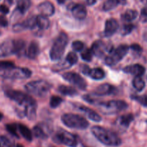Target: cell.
Instances as JSON below:
<instances>
[{"label":"cell","instance_id":"836d02e7","mask_svg":"<svg viewBox=\"0 0 147 147\" xmlns=\"http://www.w3.org/2000/svg\"><path fill=\"white\" fill-rule=\"evenodd\" d=\"M66 61L71 65V66L73 65L76 64L78 61V56L74 52H70L68 53V55L66 57Z\"/></svg>","mask_w":147,"mask_h":147},{"label":"cell","instance_id":"30bf717a","mask_svg":"<svg viewBox=\"0 0 147 147\" xmlns=\"http://www.w3.org/2000/svg\"><path fill=\"white\" fill-rule=\"evenodd\" d=\"M32 76V71L28 68L12 67L2 71V77L12 80H25Z\"/></svg>","mask_w":147,"mask_h":147},{"label":"cell","instance_id":"f907efd6","mask_svg":"<svg viewBox=\"0 0 147 147\" xmlns=\"http://www.w3.org/2000/svg\"><path fill=\"white\" fill-rule=\"evenodd\" d=\"M16 147H24V146L22 145V144H18V145L16 146Z\"/></svg>","mask_w":147,"mask_h":147},{"label":"cell","instance_id":"3957f363","mask_svg":"<svg viewBox=\"0 0 147 147\" xmlns=\"http://www.w3.org/2000/svg\"><path fill=\"white\" fill-rule=\"evenodd\" d=\"M61 121L68 128L77 130H84L90 125L86 118L77 114H63L61 116Z\"/></svg>","mask_w":147,"mask_h":147},{"label":"cell","instance_id":"5b68a950","mask_svg":"<svg viewBox=\"0 0 147 147\" xmlns=\"http://www.w3.org/2000/svg\"><path fill=\"white\" fill-rule=\"evenodd\" d=\"M25 90L37 97H44L51 88V84L43 80L31 81L25 84Z\"/></svg>","mask_w":147,"mask_h":147},{"label":"cell","instance_id":"52a82bcc","mask_svg":"<svg viewBox=\"0 0 147 147\" xmlns=\"http://www.w3.org/2000/svg\"><path fill=\"white\" fill-rule=\"evenodd\" d=\"M128 51L129 47L127 45H121L115 49H113L108 53V55L105 57V62L107 66H114L126 56Z\"/></svg>","mask_w":147,"mask_h":147},{"label":"cell","instance_id":"7bdbcfd3","mask_svg":"<svg viewBox=\"0 0 147 147\" xmlns=\"http://www.w3.org/2000/svg\"><path fill=\"white\" fill-rule=\"evenodd\" d=\"M8 25V22L7 18L5 16H0V26L7 27Z\"/></svg>","mask_w":147,"mask_h":147},{"label":"cell","instance_id":"d4e9b609","mask_svg":"<svg viewBox=\"0 0 147 147\" xmlns=\"http://www.w3.org/2000/svg\"><path fill=\"white\" fill-rule=\"evenodd\" d=\"M18 131L20 134L22 135V136L25 138V140L28 141H31L32 140V134L30 130L23 124L19 123L18 124Z\"/></svg>","mask_w":147,"mask_h":147},{"label":"cell","instance_id":"7a4b0ae2","mask_svg":"<svg viewBox=\"0 0 147 147\" xmlns=\"http://www.w3.org/2000/svg\"><path fill=\"white\" fill-rule=\"evenodd\" d=\"M25 41L22 39H8L0 44V58H5L19 53L25 48Z\"/></svg>","mask_w":147,"mask_h":147},{"label":"cell","instance_id":"ab89813d","mask_svg":"<svg viewBox=\"0 0 147 147\" xmlns=\"http://www.w3.org/2000/svg\"><path fill=\"white\" fill-rule=\"evenodd\" d=\"M15 66L13 62L6 61H0V69L5 70V69H10Z\"/></svg>","mask_w":147,"mask_h":147},{"label":"cell","instance_id":"b9f144b4","mask_svg":"<svg viewBox=\"0 0 147 147\" xmlns=\"http://www.w3.org/2000/svg\"><path fill=\"white\" fill-rule=\"evenodd\" d=\"M140 20L142 22H147V7L143 8L141 11Z\"/></svg>","mask_w":147,"mask_h":147},{"label":"cell","instance_id":"5bb4252c","mask_svg":"<svg viewBox=\"0 0 147 147\" xmlns=\"http://www.w3.org/2000/svg\"><path fill=\"white\" fill-rule=\"evenodd\" d=\"M134 116L131 113L123 115L118 118L115 123V126L120 131H125L129 127L131 123L134 121Z\"/></svg>","mask_w":147,"mask_h":147},{"label":"cell","instance_id":"74e56055","mask_svg":"<svg viewBox=\"0 0 147 147\" xmlns=\"http://www.w3.org/2000/svg\"><path fill=\"white\" fill-rule=\"evenodd\" d=\"M84 44L80 40H75L72 43V49L74 51L81 52L84 50Z\"/></svg>","mask_w":147,"mask_h":147},{"label":"cell","instance_id":"83f0119b","mask_svg":"<svg viewBox=\"0 0 147 147\" xmlns=\"http://www.w3.org/2000/svg\"><path fill=\"white\" fill-rule=\"evenodd\" d=\"M138 12L134 9H128L121 15V20L124 22H131L138 16Z\"/></svg>","mask_w":147,"mask_h":147},{"label":"cell","instance_id":"7dc6e473","mask_svg":"<svg viewBox=\"0 0 147 147\" xmlns=\"http://www.w3.org/2000/svg\"><path fill=\"white\" fill-rule=\"evenodd\" d=\"M140 1L144 5H147V0H140Z\"/></svg>","mask_w":147,"mask_h":147},{"label":"cell","instance_id":"d590c367","mask_svg":"<svg viewBox=\"0 0 147 147\" xmlns=\"http://www.w3.org/2000/svg\"><path fill=\"white\" fill-rule=\"evenodd\" d=\"M131 98L138 102L141 105L144 106V107H147V94H144V95H132Z\"/></svg>","mask_w":147,"mask_h":147},{"label":"cell","instance_id":"4dcf8cb0","mask_svg":"<svg viewBox=\"0 0 147 147\" xmlns=\"http://www.w3.org/2000/svg\"><path fill=\"white\" fill-rule=\"evenodd\" d=\"M0 147H15V144L7 137L0 136Z\"/></svg>","mask_w":147,"mask_h":147},{"label":"cell","instance_id":"f546056e","mask_svg":"<svg viewBox=\"0 0 147 147\" xmlns=\"http://www.w3.org/2000/svg\"><path fill=\"white\" fill-rule=\"evenodd\" d=\"M100 96L97 95V94H96L95 93H93V94H85V95L83 96V99H84L86 102L90 103V104L98 105L99 103L100 102L99 101V98H100Z\"/></svg>","mask_w":147,"mask_h":147},{"label":"cell","instance_id":"8992f818","mask_svg":"<svg viewBox=\"0 0 147 147\" xmlns=\"http://www.w3.org/2000/svg\"><path fill=\"white\" fill-rule=\"evenodd\" d=\"M100 110L103 113L115 114L122 112L128 107V105L123 100H110L106 102H100L98 104Z\"/></svg>","mask_w":147,"mask_h":147},{"label":"cell","instance_id":"7c38bea8","mask_svg":"<svg viewBox=\"0 0 147 147\" xmlns=\"http://www.w3.org/2000/svg\"><path fill=\"white\" fill-rule=\"evenodd\" d=\"M52 127L46 123H40L33 128V134L36 138L46 139L49 138L52 132Z\"/></svg>","mask_w":147,"mask_h":147},{"label":"cell","instance_id":"f1b7e54d","mask_svg":"<svg viewBox=\"0 0 147 147\" xmlns=\"http://www.w3.org/2000/svg\"><path fill=\"white\" fill-rule=\"evenodd\" d=\"M133 86L137 91L141 92L145 87V82L141 77H136L133 80Z\"/></svg>","mask_w":147,"mask_h":147},{"label":"cell","instance_id":"c3c4849f","mask_svg":"<svg viewBox=\"0 0 147 147\" xmlns=\"http://www.w3.org/2000/svg\"><path fill=\"white\" fill-rule=\"evenodd\" d=\"M7 1L9 4H11V5H12V4L14 2V0H7Z\"/></svg>","mask_w":147,"mask_h":147},{"label":"cell","instance_id":"277c9868","mask_svg":"<svg viewBox=\"0 0 147 147\" xmlns=\"http://www.w3.org/2000/svg\"><path fill=\"white\" fill-rule=\"evenodd\" d=\"M69 42L68 36L65 32H61L55 40L50 51V58L52 61L61 59Z\"/></svg>","mask_w":147,"mask_h":147},{"label":"cell","instance_id":"816d5d0a","mask_svg":"<svg viewBox=\"0 0 147 147\" xmlns=\"http://www.w3.org/2000/svg\"><path fill=\"white\" fill-rule=\"evenodd\" d=\"M0 34H1V33H0Z\"/></svg>","mask_w":147,"mask_h":147},{"label":"cell","instance_id":"2e32d148","mask_svg":"<svg viewBox=\"0 0 147 147\" xmlns=\"http://www.w3.org/2000/svg\"><path fill=\"white\" fill-rule=\"evenodd\" d=\"M117 90L115 87L110 84H102L97 87L94 90L96 94L99 96L109 95V94H115Z\"/></svg>","mask_w":147,"mask_h":147},{"label":"cell","instance_id":"d6a6232c","mask_svg":"<svg viewBox=\"0 0 147 147\" xmlns=\"http://www.w3.org/2000/svg\"><path fill=\"white\" fill-rule=\"evenodd\" d=\"M6 128L8 131H9V134H12L14 136L17 137V138H19V135H18V124L16 123H10L7 124L6 125Z\"/></svg>","mask_w":147,"mask_h":147},{"label":"cell","instance_id":"603a6c76","mask_svg":"<svg viewBox=\"0 0 147 147\" xmlns=\"http://www.w3.org/2000/svg\"><path fill=\"white\" fill-rule=\"evenodd\" d=\"M50 27V21L48 19L47 17L43 15L36 16V27L35 29H38V30H47Z\"/></svg>","mask_w":147,"mask_h":147},{"label":"cell","instance_id":"7402d4cb","mask_svg":"<svg viewBox=\"0 0 147 147\" xmlns=\"http://www.w3.org/2000/svg\"><path fill=\"white\" fill-rule=\"evenodd\" d=\"M79 110H81L82 112L84 113L89 119L92 120V121H94V122H100L102 121V118L97 113L94 111L92 109L89 108V107H85V106H79Z\"/></svg>","mask_w":147,"mask_h":147},{"label":"cell","instance_id":"1f68e13d","mask_svg":"<svg viewBox=\"0 0 147 147\" xmlns=\"http://www.w3.org/2000/svg\"><path fill=\"white\" fill-rule=\"evenodd\" d=\"M81 52V57L83 60L87 62H90L92 60L93 53L91 49H86Z\"/></svg>","mask_w":147,"mask_h":147},{"label":"cell","instance_id":"f6af8a7d","mask_svg":"<svg viewBox=\"0 0 147 147\" xmlns=\"http://www.w3.org/2000/svg\"><path fill=\"white\" fill-rule=\"evenodd\" d=\"M87 5H93L96 3V0H85Z\"/></svg>","mask_w":147,"mask_h":147},{"label":"cell","instance_id":"9a60e30c","mask_svg":"<svg viewBox=\"0 0 147 147\" xmlns=\"http://www.w3.org/2000/svg\"><path fill=\"white\" fill-rule=\"evenodd\" d=\"M118 28H119V24L116 20L114 18L108 19L105 22L104 35L107 38L113 36L117 32Z\"/></svg>","mask_w":147,"mask_h":147},{"label":"cell","instance_id":"ffe728a7","mask_svg":"<svg viewBox=\"0 0 147 147\" xmlns=\"http://www.w3.org/2000/svg\"><path fill=\"white\" fill-rule=\"evenodd\" d=\"M40 53V46L35 40H32L28 46L26 51L27 57L30 59H34Z\"/></svg>","mask_w":147,"mask_h":147},{"label":"cell","instance_id":"9c48e42d","mask_svg":"<svg viewBox=\"0 0 147 147\" xmlns=\"http://www.w3.org/2000/svg\"><path fill=\"white\" fill-rule=\"evenodd\" d=\"M5 95L20 105L25 106L27 105L36 104L35 99L27 94L26 93H24L19 90H7L5 91Z\"/></svg>","mask_w":147,"mask_h":147},{"label":"cell","instance_id":"ac0fdd59","mask_svg":"<svg viewBox=\"0 0 147 147\" xmlns=\"http://www.w3.org/2000/svg\"><path fill=\"white\" fill-rule=\"evenodd\" d=\"M40 15L45 17H50L55 13V7L50 2H43L38 7Z\"/></svg>","mask_w":147,"mask_h":147},{"label":"cell","instance_id":"6da1fadb","mask_svg":"<svg viewBox=\"0 0 147 147\" xmlns=\"http://www.w3.org/2000/svg\"><path fill=\"white\" fill-rule=\"evenodd\" d=\"M91 132L100 142L108 146H119L122 144L121 138L115 132L107 128L94 125L92 127Z\"/></svg>","mask_w":147,"mask_h":147},{"label":"cell","instance_id":"f35d334b","mask_svg":"<svg viewBox=\"0 0 147 147\" xmlns=\"http://www.w3.org/2000/svg\"><path fill=\"white\" fill-rule=\"evenodd\" d=\"M71 66V65L68 63L66 61H65L64 62H62V63H59L58 64H56L53 68V70L54 71H61L63 69H69Z\"/></svg>","mask_w":147,"mask_h":147},{"label":"cell","instance_id":"d6986e66","mask_svg":"<svg viewBox=\"0 0 147 147\" xmlns=\"http://www.w3.org/2000/svg\"><path fill=\"white\" fill-rule=\"evenodd\" d=\"M71 12L74 18L80 20L85 19L87 15L86 7L83 5H80V4L74 5L71 7Z\"/></svg>","mask_w":147,"mask_h":147},{"label":"cell","instance_id":"cb8c5ba5","mask_svg":"<svg viewBox=\"0 0 147 147\" xmlns=\"http://www.w3.org/2000/svg\"><path fill=\"white\" fill-rule=\"evenodd\" d=\"M125 0H106L103 4L102 9L104 11H110L121 4H125Z\"/></svg>","mask_w":147,"mask_h":147},{"label":"cell","instance_id":"bcb514c9","mask_svg":"<svg viewBox=\"0 0 147 147\" xmlns=\"http://www.w3.org/2000/svg\"><path fill=\"white\" fill-rule=\"evenodd\" d=\"M65 1H66V0H57L58 3H59V5H62V4H63L65 2Z\"/></svg>","mask_w":147,"mask_h":147},{"label":"cell","instance_id":"e575fe53","mask_svg":"<svg viewBox=\"0 0 147 147\" xmlns=\"http://www.w3.org/2000/svg\"><path fill=\"white\" fill-rule=\"evenodd\" d=\"M63 102V99L59 96H52L50 100V106L51 108H56Z\"/></svg>","mask_w":147,"mask_h":147},{"label":"cell","instance_id":"681fc988","mask_svg":"<svg viewBox=\"0 0 147 147\" xmlns=\"http://www.w3.org/2000/svg\"><path fill=\"white\" fill-rule=\"evenodd\" d=\"M2 118H3V115H2V113H0V121L2 119Z\"/></svg>","mask_w":147,"mask_h":147},{"label":"cell","instance_id":"ee69618b","mask_svg":"<svg viewBox=\"0 0 147 147\" xmlns=\"http://www.w3.org/2000/svg\"><path fill=\"white\" fill-rule=\"evenodd\" d=\"M9 9L7 7L5 6V5H0V12H2V13L6 15V14L9 13Z\"/></svg>","mask_w":147,"mask_h":147},{"label":"cell","instance_id":"484cf974","mask_svg":"<svg viewBox=\"0 0 147 147\" xmlns=\"http://www.w3.org/2000/svg\"><path fill=\"white\" fill-rule=\"evenodd\" d=\"M58 91L61 94L66 96H75L78 94L77 90L74 87H70V86L60 85L58 87Z\"/></svg>","mask_w":147,"mask_h":147},{"label":"cell","instance_id":"8d00e7d4","mask_svg":"<svg viewBox=\"0 0 147 147\" xmlns=\"http://www.w3.org/2000/svg\"><path fill=\"white\" fill-rule=\"evenodd\" d=\"M134 29V25L133 24H125L123 25L121 30V32L123 35H127L131 33Z\"/></svg>","mask_w":147,"mask_h":147},{"label":"cell","instance_id":"60d3db41","mask_svg":"<svg viewBox=\"0 0 147 147\" xmlns=\"http://www.w3.org/2000/svg\"><path fill=\"white\" fill-rule=\"evenodd\" d=\"M131 49L132 50L133 53H134L136 56H139L141 55V53H142L143 49L141 48V46L140 45L136 44V43H134V44H132L131 46Z\"/></svg>","mask_w":147,"mask_h":147},{"label":"cell","instance_id":"e0dca14e","mask_svg":"<svg viewBox=\"0 0 147 147\" xmlns=\"http://www.w3.org/2000/svg\"><path fill=\"white\" fill-rule=\"evenodd\" d=\"M123 71L125 73L131 74H133L136 77H141L145 73L146 69L142 65L136 63V64L129 65V66H125L123 68Z\"/></svg>","mask_w":147,"mask_h":147},{"label":"cell","instance_id":"44dd1931","mask_svg":"<svg viewBox=\"0 0 147 147\" xmlns=\"http://www.w3.org/2000/svg\"><path fill=\"white\" fill-rule=\"evenodd\" d=\"M85 75L94 80H101L105 77V72L101 68H94L92 69L89 68Z\"/></svg>","mask_w":147,"mask_h":147},{"label":"cell","instance_id":"4fadbf2b","mask_svg":"<svg viewBox=\"0 0 147 147\" xmlns=\"http://www.w3.org/2000/svg\"><path fill=\"white\" fill-rule=\"evenodd\" d=\"M113 49L112 46L100 40L94 42L91 48L93 55H95L97 57H102L106 53H110Z\"/></svg>","mask_w":147,"mask_h":147},{"label":"cell","instance_id":"ba28073f","mask_svg":"<svg viewBox=\"0 0 147 147\" xmlns=\"http://www.w3.org/2000/svg\"><path fill=\"white\" fill-rule=\"evenodd\" d=\"M53 141L59 144H63L69 147H77L78 140L74 134L64 131L59 130L53 136Z\"/></svg>","mask_w":147,"mask_h":147},{"label":"cell","instance_id":"4316f807","mask_svg":"<svg viewBox=\"0 0 147 147\" xmlns=\"http://www.w3.org/2000/svg\"><path fill=\"white\" fill-rule=\"evenodd\" d=\"M31 6V0H18L17 4V10L21 14H25Z\"/></svg>","mask_w":147,"mask_h":147},{"label":"cell","instance_id":"8fae6325","mask_svg":"<svg viewBox=\"0 0 147 147\" xmlns=\"http://www.w3.org/2000/svg\"><path fill=\"white\" fill-rule=\"evenodd\" d=\"M62 77L66 81L69 82L70 84L74 85L80 90H85L87 89V84L84 79L76 72H66L63 74Z\"/></svg>","mask_w":147,"mask_h":147}]
</instances>
